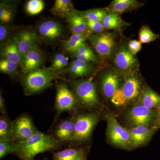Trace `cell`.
I'll return each instance as SVG.
<instances>
[{
    "label": "cell",
    "mask_w": 160,
    "mask_h": 160,
    "mask_svg": "<svg viewBox=\"0 0 160 160\" xmlns=\"http://www.w3.org/2000/svg\"><path fill=\"white\" fill-rule=\"evenodd\" d=\"M2 58L8 59L21 66L23 56L21 54L15 39L10 40L2 46L1 51Z\"/></svg>",
    "instance_id": "cell-20"
},
{
    "label": "cell",
    "mask_w": 160,
    "mask_h": 160,
    "mask_svg": "<svg viewBox=\"0 0 160 160\" xmlns=\"http://www.w3.org/2000/svg\"><path fill=\"white\" fill-rule=\"evenodd\" d=\"M13 16V8L11 5L1 3L0 5V21L3 23L11 22Z\"/></svg>",
    "instance_id": "cell-34"
},
{
    "label": "cell",
    "mask_w": 160,
    "mask_h": 160,
    "mask_svg": "<svg viewBox=\"0 0 160 160\" xmlns=\"http://www.w3.org/2000/svg\"><path fill=\"white\" fill-rule=\"evenodd\" d=\"M8 35V29L6 26L4 25L0 26V41L2 42L6 39Z\"/></svg>",
    "instance_id": "cell-39"
},
{
    "label": "cell",
    "mask_w": 160,
    "mask_h": 160,
    "mask_svg": "<svg viewBox=\"0 0 160 160\" xmlns=\"http://www.w3.org/2000/svg\"><path fill=\"white\" fill-rule=\"evenodd\" d=\"M86 158H87V151H86L75 160H86Z\"/></svg>",
    "instance_id": "cell-42"
},
{
    "label": "cell",
    "mask_w": 160,
    "mask_h": 160,
    "mask_svg": "<svg viewBox=\"0 0 160 160\" xmlns=\"http://www.w3.org/2000/svg\"><path fill=\"white\" fill-rule=\"evenodd\" d=\"M72 57L75 60L87 63H98L99 60L97 56L94 52L82 55H71Z\"/></svg>",
    "instance_id": "cell-35"
},
{
    "label": "cell",
    "mask_w": 160,
    "mask_h": 160,
    "mask_svg": "<svg viewBox=\"0 0 160 160\" xmlns=\"http://www.w3.org/2000/svg\"><path fill=\"white\" fill-rule=\"evenodd\" d=\"M75 132L72 142H84L89 139L99 120L95 112L83 113L73 116Z\"/></svg>",
    "instance_id": "cell-5"
},
{
    "label": "cell",
    "mask_w": 160,
    "mask_h": 160,
    "mask_svg": "<svg viewBox=\"0 0 160 160\" xmlns=\"http://www.w3.org/2000/svg\"><path fill=\"white\" fill-rule=\"evenodd\" d=\"M139 105L149 109H157L160 106V95L150 88H146L141 94Z\"/></svg>",
    "instance_id": "cell-22"
},
{
    "label": "cell",
    "mask_w": 160,
    "mask_h": 160,
    "mask_svg": "<svg viewBox=\"0 0 160 160\" xmlns=\"http://www.w3.org/2000/svg\"><path fill=\"white\" fill-rule=\"evenodd\" d=\"M105 29H118L126 26L127 23L123 21L118 14L109 12L105 17L102 22Z\"/></svg>",
    "instance_id": "cell-25"
},
{
    "label": "cell",
    "mask_w": 160,
    "mask_h": 160,
    "mask_svg": "<svg viewBox=\"0 0 160 160\" xmlns=\"http://www.w3.org/2000/svg\"><path fill=\"white\" fill-rule=\"evenodd\" d=\"M93 52L91 47L85 42L79 46L71 55H82Z\"/></svg>",
    "instance_id": "cell-38"
},
{
    "label": "cell",
    "mask_w": 160,
    "mask_h": 160,
    "mask_svg": "<svg viewBox=\"0 0 160 160\" xmlns=\"http://www.w3.org/2000/svg\"><path fill=\"white\" fill-rule=\"evenodd\" d=\"M55 107L58 112H71L78 108L79 104L69 85L61 82L57 87Z\"/></svg>",
    "instance_id": "cell-8"
},
{
    "label": "cell",
    "mask_w": 160,
    "mask_h": 160,
    "mask_svg": "<svg viewBox=\"0 0 160 160\" xmlns=\"http://www.w3.org/2000/svg\"><path fill=\"white\" fill-rule=\"evenodd\" d=\"M142 6V3L136 0H114L109 5V9L110 12L119 15Z\"/></svg>",
    "instance_id": "cell-21"
},
{
    "label": "cell",
    "mask_w": 160,
    "mask_h": 160,
    "mask_svg": "<svg viewBox=\"0 0 160 160\" xmlns=\"http://www.w3.org/2000/svg\"><path fill=\"white\" fill-rule=\"evenodd\" d=\"M74 132L75 122L73 117L60 122L55 128L52 136L59 143L72 142Z\"/></svg>",
    "instance_id": "cell-14"
},
{
    "label": "cell",
    "mask_w": 160,
    "mask_h": 160,
    "mask_svg": "<svg viewBox=\"0 0 160 160\" xmlns=\"http://www.w3.org/2000/svg\"><path fill=\"white\" fill-rule=\"evenodd\" d=\"M44 62V56L38 45L23 57L20 66L22 72L26 74L41 68Z\"/></svg>",
    "instance_id": "cell-11"
},
{
    "label": "cell",
    "mask_w": 160,
    "mask_h": 160,
    "mask_svg": "<svg viewBox=\"0 0 160 160\" xmlns=\"http://www.w3.org/2000/svg\"><path fill=\"white\" fill-rule=\"evenodd\" d=\"M69 58L65 54L58 53L55 55L50 67L53 71L60 74L68 67L69 65Z\"/></svg>",
    "instance_id": "cell-28"
},
{
    "label": "cell",
    "mask_w": 160,
    "mask_h": 160,
    "mask_svg": "<svg viewBox=\"0 0 160 160\" xmlns=\"http://www.w3.org/2000/svg\"><path fill=\"white\" fill-rule=\"evenodd\" d=\"M86 21L88 29L92 33L95 32V33H99L104 32L105 29L101 22H93L87 20Z\"/></svg>",
    "instance_id": "cell-36"
},
{
    "label": "cell",
    "mask_w": 160,
    "mask_h": 160,
    "mask_svg": "<svg viewBox=\"0 0 160 160\" xmlns=\"http://www.w3.org/2000/svg\"><path fill=\"white\" fill-rule=\"evenodd\" d=\"M18 149V144L13 140L0 141V159L10 153H14Z\"/></svg>",
    "instance_id": "cell-31"
},
{
    "label": "cell",
    "mask_w": 160,
    "mask_h": 160,
    "mask_svg": "<svg viewBox=\"0 0 160 160\" xmlns=\"http://www.w3.org/2000/svg\"><path fill=\"white\" fill-rule=\"evenodd\" d=\"M142 43L136 40H131L128 42L127 48L129 52L133 55H135L142 49Z\"/></svg>",
    "instance_id": "cell-37"
},
{
    "label": "cell",
    "mask_w": 160,
    "mask_h": 160,
    "mask_svg": "<svg viewBox=\"0 0 160 160\" xmlns=\"http://www.w3.org/2000/svg\"><path fill=\"white\" fill-rule=\"evenodd\" d=\"M158 38V35L153 32L147 26H143L139 32V41L142 44L154 42Z\"/></svg>",
    "instance_id": "cell-30"
},
{
    "label": "cell",
    "mask_w": 160,
    "mask_h": 160,
    "mask_svg": "<svg viewBox=\"0 0 160 160\" xmlns=\"http://www.w3.org/2000/svg\"><path fill=\"white\" fill-rule=\"evenodd\" d=\"M80 12L87 21L101 22H102L105 17L109 13L107 9H90Z\"/></svg>",
    "instance_id": "cell-29"
},
{
    "label": "cell",
    "mask_w": 160,
    "mask_h": 160,
    "mask_svg": "<svg viewBox=\"0 0 160 160\" xmlns=\"http://www.w3.org/2000/svg\"><path fill=\"white\" fill-rule=\"evenodd\" d=\"M59 75L50 67L40 68L25 74L22 85L26 94H36L51 86L52 81L60 78Z\"/></svg>",
    "instance_id": "cell-3"
},
{
    "label": "cell",
    "mask_w": 160,
    "mask_h": 160,
    "mask_svg": "<svg viewBox=\"0 0 160 160\" xmlns=\"http://www.w3.org/2000/svg\"><path fill=\"white\" fill-rule=\"evenodd\" d=\"M15 40L23 57L38 45L37 34L33 30H25L20 32Z\"/></svg>",
    "instance_id": "cell-16"
},
{
    "label": "cell",
    "mask_w": 160,
    "mask_h": 160,
    "mask_svg": "<svg viewBox=\"0 0 160 160\" xmlns=\"http://www.w3.org/2000/svg\"><path fill=\"white\" fill-rule=\"evenodd\" d=\"M38 131L31 118L23 113L12 122V137L19 144L26 142Z\"/></svg>",
    "instance_id": "cell-7"
},
{
    "label": "cell",
    "mask_w": 160,
    "mask_h": 160,
    "mask_svg": "<svg viewBox=\"0 0 160 160\" xmlns=\"http://www.w3.org/2000/svg\"><path fill=\"white\" fill-rule=\"evenodd\" d=\"M12 122L7 114L2 115L0 117V141H11Z\"/></svg>",
    "instance_id": "cell-27"
},
{
    "label": "cell",
    "mask_w": 160,
    "mask_h": 160,
    "mask_svg": "<svg viewBox=\"0 0 160 160\" xmlns=\"http://www.w3.org/2000/svg\"><path fill=\"white\" fill-rule=\"evenodd\" d=\"M62 31V27L61 24L53 20L44 21L38 26L40 35L49 41H55L59 38Z\"/></svg>",
    "instance_id": "cell-17"
},
{
    "label": "cell",
    "mask_w": 160,
    "mask_h": 160,
    "mask_svg": "<svg viewBox=\"0 0 160 160\" xmlns=\"http://www.w3.org/2000/svg\"><path fill=\"white\" fill-rule=\"evenodd\" d=\"M128 130L131 138L132 147H134L149 142L158 129L153 127L140 126L129 128Z\"/></svg>",
    "instance_id": "cell-13"
},
{
    "label": "cell",
    "mask_w": 160,
    "mask_h": 160,
    "mask_svg": "<svg viewBox=\"0 0 160 160\" xmlns=\"http://www.w3.org/2000/svg\"><path fill=\"white\" fill-rule=\"evenodd\" d=\"M47 160V159H44V160Z\"/></svg>",
    "instance_id": "cell-43"
},
{
    "label": "cell",
    "mask_w": 160,
    "mask_h": 160,
    "mask_svg": "<svg viewBox=\"0 0 160 160\" xmlns=\"http://www.w3.org/2000/svg\"><path fill=\"white\" fill-rule=\"evenodd\" d=\"M0 112L2 115L7 114L6 106H5V100L1 92L0 94Z\"/></svg>",
    "instance_id": "cell-40"
},
{
    "label": "cell",
    "mask_w": 160,
    "mask_h": 160,
    "mask_svg": "<svg viewBox=\"0 0 160 160\" xmlns=\"http://www.w3.org/2000/svg\"><path fill=\"white\" fill-rule=\"evenodd\" d=\"M19 65L11 60L1 58L0 60V71L1 72L12 75L16 72Z\"/></svg>",
    "instance_id": "cell-33"
},
{
    "label": "cell",
    "mask_w": 160,
    "mask_h": 160,
    "mask_svg": "<svg viewBox=\"0 0 160 160\" xmlns=\"http://www.w3.org/2000/svg\"><path fill=\"white\" fill-rule=\"evenodd\" d=\"M69 86L73 92L79 105L89 110H94L99 106L96 85L92 78L69 81Z\"/></svg>",
    "instance_id": "cell-2"
},
{
    "label": "cell",
    "mask_w": 160,
    "mask_h": 160,
    "mask_svg": "<svg viewBox=\"0 0 160 160\" xmlns=\"http://www.w3.org/2000/svg\"><path fill=\"white\" fill-rule=\"evenodd\" d=\"M73 9V5L70 0H56L51 12L58 17L66 18Z\"/></svg>",
    "instance_id": "cell-24"
},
{
    "label": "cell",
    "mask_w": 160,
    "mask_h": 160,
    "mask_svg": "<svg viewBox=\"0 0 160 160\" xmlns=\"http://www.w3.org/2000/svg\"><path fill=\"white\" fill-rule=\"evenodd\" d=\"M157 109L156 117L153 127L158 129L160 128V106Z\"/></svg>",
    "instance_id": "cell-41"
},
{
    "label": "cell",
    "mask_w": 160,
    "mask_h": 160,
    "mask_svg": "<svg viewBox=\"0 0 160 160\" xmlns=\"http://www.w3.org/2000/svg\"><path fill=\"white\" fill-rule=\"evenodd\" d=\"M94 66L91 63L74 59L69 63L63 72L74 78H82L91 75L94 71Z\"/></svg>",
    "instance_id": "cell-18"
},
{
    "label": "cell",
    "mask_w": 160,
    "mask_h": 160,
    "mask_svg": "<svg viewBox=\"0 0 160 160\" xmlns=\"http://www.w3.org/2000/svg\"><path fill=\"white\" fill-rule=\"evenodd\" d=\"M101 81L103 94L107 98L111 99L119 88V76L115 71L109 70L103 73Z\"/></svg>",
    "instance_id": "cell-15"
},
{
    "label": "cell",
    "mask_w": 160,
    "mask_h": 160,
    "mask_svg": "<svg viewBox=\"0 0 160 160\" xmlns=\"http://www.w3.org/2000/svg\"><path fill=\"white\" fill-rule=\"evenodd\" d=\"M45 8V3L42 0H30L26 5V12L30 15L41 13Z\"/></svg>",
    "instance_id": "cell-32"
},
{
    "label": "cell",
    "mask_w": 160,
    "mask_h": 160,
    "mask_svg": "<svg viewBox=\"0 0 160 160\" xmlns=\"http://www.w3.org/2000/svg\"><path fill=\"white\" fill-rule=\"evenodd\" d=\"M141 81L137 75L131 73L126 77L122 86L119 87L111 99L116 106H124L138 97L141 91Z\"/></svg>",
    "instance_id": "cell-4"
},
{
    "label": "cell",
    "mask_w": 160,
    "mask_h": 160,
    "mask_svg": "<svg viewBox=\"0 0 160 160\" xmlns=\"http://www.w3.org/2000/svg\"><path fill=\"white\" fill-rule=\"evenodd\" d=\"M114 63L118 69L126 72H131L138 66V60L132 54L127 47L123 46L118 50Z\"/></svg>",
    "instance_id": "cell-12"
},
{
    "label": "cell",
    "mask_w": 160,
    "mask_h": 160,
    "mask_svg": "<svg viewBox=\"0 0 160 160\" xmlns=\"http://www.w3.org/2000/svg\"><path fill=\"white\" fill-rule=\"evenodd\" d=\"M88 40L97 53L103 59L110 57L114 51L116 43L112 33L106 32L92 33Z\"/></svg>",
    "instance_id": "cell-9"
},
{
    "label": "cell",
    "mask_w": 160,
    "mask_h": 160,
    "mask_svg": "<svg viewBox=\"0 0 160 160\" xmlns=\"http://www.w3.org/2000/svg\"><path fill=\"white\" fill-rule=\"evenodd\" d=\"M85 151L81 148H68L55 152L52 160H75Z\"/></svg>",
    "instance_id": "cell-26"
},
{
    "label": "cell",
    "mask_w": 160,
    "mask_h": 160,
    "mask_svg": "<svg viewBox=\"0 0 160 160\" xmlns=\"http://www.w3.org/2000/svg\"><path fill=\"white\" fill-rule=\"evenodd\" d=\"M59 143L52 136L38 131L26 142L18 144L14 152L21 160H34L36 156L58 149Z\"/></svg>",
    "instance_id": "cell-1"
},
{
    "label": "cell",
    "mask_w": 160,
    "mask_h": 160,
    "mask_svg": "<svg viewBox=\"0 0 160 160\" xmlns=\"http://www.w3.org/2000/svg\"><path fill=\"white\" fill-rule=\"evenodd\" d=\"M72 34H78L88 30L87 21L80 12L73 9L66 18Z\"/></svg>",
    "instance_id": "cell-19"
},
{
    "label": "cell",
    "mask_w": 160,
    "mask_h": 160,
    "mask_svg": "<svg viewBox=\"0 0 160 160\" xmlns=\"http://www.w3.org/2000/svg\"><path fill=\"white\" fill-rule=\"evenodd\" d=\"M107 135L113 145L122 149L132 148L130 133L128 129L121 126L114 116L109 114L106 117Z\"/></svg>",
    "instance_id": "cell-6"
},
{
    "label": "cell",
    "mask_w": 160,
    "mask_h": 160,
    "mask_svg": "<svg viewBox=\"0 0 160 160\" xmlns=\"http://www.w3.org/2000/svg\"><path fill=\"white\" fill-rule=\"evenodd\" d=\"M92 32L88 30L85 32L78 34H72L69 39L63 43L64 49L72 54L82 44L86 42Z\"/></svg>",
    "instance_id": "cell-23"
},
{
    "label": "cell",
    "mask_w": 160,
    "mask_h": 160,
    "mask_svg": "<svg viewBox=\"0 0 160 160\" xmlns=\"http://www.w3.org/2000/svg\"><path fill=\"white\" fill-rule=\"evenodd\" d=\"M157 109H148L141 105L133 106L127 113V120L133 126H145L153 127Z\"/></svg>",
    "instance_id": "cell-10"
}]
</instances>
